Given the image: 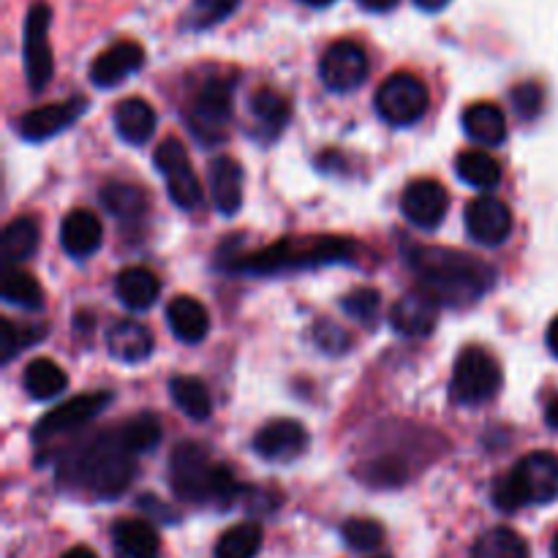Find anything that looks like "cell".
Segmentation results:
<instances>
[{"instance_id":"38","label":"cell","mask_w":558,"mask_h":558,"mask_svg":"<svg viewBox=\"0 0 558 558\" xmlns=\"http://www.w3.org/2000/svg\"><path fill=\"white\" fill-rule=\"evenodd\" d=\"M343 311H347L352 319H357L360 325L374 327L381 311V294L371 287L354 289V292H349L347 298H343Z\"/></svg>"},{"instance_id":"25","label":"cell","mask_w":558,"mask_h":558,"mask_svg":"<svg viewBox=\"0 0 558 558\" xmlns=\"http://www.w3.org/2000/svg\"><path fill=\"white\" fill-rule=\"evenodd\" d=\"M463 131L472 142L485 147H499L507 142V120L496 104H472V107L463 112Z\"/></svg>"},{"instance_id":"43","label":"cell","mask_w":558,"mask_h":558,"mask_svg":"<svg viewBox=\"0 0 558 558\" xmlns=\"http://www.w3.org/2000/svg\"><path fill=\"white\" fill-rule=\"evenodd\" d=\"M360 5H363L365 11H390V9H396L398 5V0H357Z\"/></svg>"},{"instance_id":"17","label":"cell","mask_w":558,"mask_h":558,"mask_svg":"<svg viewBox=\"0 0 558 558\" xmlns=\"http://www.w3.org/2000/svg\"><path fill=\"white\" fill-rule=\"evenodd\" d=\"M308 445V434L298 420H272L265 428H259L254 439L256 456L265 461H294Z\"/></svg>"},{"instance_id":"35","label":"cell","mask_w":558,"mask_h":558,"mask_svg":"<svg viewBox=\"0 0 558 558\" xmlns=\"http://www.w3.org/2000/svg\"><path fill=\"white\" fill-rule=\"evenodd\" d=\"M3 300L11 305H20V308L36 311V308H41L44 292L31 272L11 270L9 267V270H5V278H3Z\"/></svg>"},{"instance_id":"18","label":"cell","mask_w":558,"mask_h":558,"mask_svg":"<svg viewBox=\"0 0 558 558\" xmlns=\"http://www.w3.org/2000/svg\"><path fill=\"white\" fill-rule=\"evenodd\" d=\"M145 63V49L136 41H118L104 49L90 65V82L96 87H118L125 76L136 74Z\"/></svg>"},{"instance_id":"11","label":"cell","mask_w":558,"mask_h":558,"mask_svg":"<svg viewBox=\"0 0 558 558\" xmlns=\"http://www.w3.org/2000/svg\"><path fill=\"white\" fill-rule=\"evenodd\" d=\"M319 76L332 93L357 90L368 76V54L357 41H349V38L330 44L322 54Z\"/></svg>"},{"instance_id":"10","label":"cell","mask_w":558,"mask_h":558,"mask_svg":"<svg viewBox=\"0 0 558 558\" xmlns=\"http://www.w3.org/2000/svg\"><path fill=\"white\" fill-rule=\"evenodd\" d=\"M49 22L52 9L47 3H33L25 20V74L31 90H44L52 82V47H49Z\"/></svg>"},{"instance_id":"21","label":"cell","mask_w":558,"mask_h":558,"mask_svg":"<svg viewBox=\"0 0 558 558\" xmlns=\"http://www.w3.org/2000/svg\"><path fill=\"white\" fill-rule=\"evenodd\" d=\"M107 349L114 360H120V363H145L153 354V336L145 325H140V322L120 319L109 327Z\"/></svg>"},{"instance_id":"32","label":"cell","mask_w":558,"mask_h":558,"mask_svg":"<svg viewBox=\"0 0 558 558\" xmlns=\"http://www.w3.org/2000/svg\"><path fill=\"white\" fill-rule=\"evenodd\" d=\"M469 558H529V543L512 529L496 526L490 532L480 534Z\"/></svg>"},{"instance_id":"39","label":"cell","mask_w":558,"mask_h":558,"mask_svg":"<svg viewBox=\"0 0 558 558\" xmlns=\"http://www.w3.org/2000/svg\"><path fill=\"white\" fill-rule=\"evenodd\" d=\"M240 5V0H194V9H191V25L196 31H205V27L218 25L227 16L234 14V9Z\"/></svg>"},{"instance_id":"16","label":"cell","mask_w":558,"mask_h":558,"mask_svg":"<svg viewBox=\"0 0 558 558\" xmlns=\"http://www.w3.org/2000/svg\"><path fill=\"white\" fill-rule=\"evenodd\" d=\"M107 403H109V392H87V396L71 398V401H65L63 407L52 409L47 417L38 420L36 439H49V436H58V434H65V430L80 428V425H85L87 420L96 417Z\"/></svg>"},{"instance_id":"46","label":"cell","mask_w":558,"mask_h":558,"mask_svg":"<svg viewBox=\"0 0 558 558\" xmlns=\"http://www.w3.org/2000/svg\"><path fill=\"white\" fill-rule=\"evenodd\" d=\"M60 558H98L96 554H93L90 548H85V545H76V548H71V550H65L63 556Z\"/></svg>"},{"instance_id":"42","label":"cell","mask_w":558,"mask_h":558,"mask_svg":"<svg viewBox=\"0 0 558 558\" xmlns=\"http://www.w3.org/2000/svg\"><path fill=\"white\" fill-rule=\"evenodd\" d=\"M22 347H27L25 336L11 325L9 319H0V363H9L14 360V354L20 352Z\"/></svg>"},{"instance_id":"14","label":"cell","mask_w":558,"mask_h":558,"mask_svg":"<svg viewBox=\"0 0 558 558\" xmlns=\"http://www.w3.org/2000/svg\"><path fill=\"white\" fill-rule=\"evenodd\" d=\"M85 112V98H71V101L63 104H49V107L31 109L27 114H22L16 129H20V136H25L27 142H44L52 140L54 134L65 131L69 125H74L76 120Z\"/></svg>"},{"instance_id":"31","label":"cell","mask_w":558,"mask_h":558,"mask_svg":"<svg viewBox=\"0 0 558 558\" xmlns=\"http://www.w3.org/2000/svg\"><path fill=\"white\" fill-rule=\"evenodd\" d=\"M65 385H69V376L63 374V368L54 360L38 357L25 368V390L36 401H49V398L60 396Z\"/></svg>"},{"instance_id":"9","label":"cell","mask_w":558,"mask_h":558,"mask_svg":"<svg viewBox=\"0 0 558 558\" xmlns=\"http://www.w3.org/2000/svg\"><path fill=\"white\" fill-rule=\"evenodd\" d=\"M153 161H156L158 172L167 180L169 199L183 207V210H196L202 205V185L194 167H191L189 150L178 140H163L156 147Z\"/></svg>"},{"instance_id":"28","label":"cell","mask_w":558,"mask_h":558,"mask_svg":"<svg viewBox=\"0 0 558 558\" xmlns=\"http://www.w3.org/2000/svg\"><path fill=\"white\" fill-rule=\"evenodd\" d=\"M456 172L472 189L490 191L501 183V163L485 150H463L456 158Z\"/></svg>"},{"instance_id":"41","label":"cell","mask_w":558,"mask_h":558,"mask_svg":"<svg viewBox=\"0 0 558 558\" xmlns=\"http://www.w3.org/2000/svg\"><path fill=\"white\" fill-rule=\"evenodd\" d=\"M314 336H316V343H319V349H325V352L330 354H341L349 349V336L341 330V327L332 325V322H319Z\"/></svg>"},{"instance_id":"2","label":"cell","mask_w":558,"mask_h":558,"mask_svg":"<svg viewBox=\"0 0 558 558\" xmlns=\"http://www.w3.org/2000/svg\"><path fill=\"white\" fill-rule=\"evenodd\" d=\"M134 456L136 452L125 445L123 430L101 434L82 445L71 461L69 477L98 499H118L134 480Z\"/></svg>"},{"instance_id":"37","label":"cell","mask_w":558,"mask_h":558,"mask_svg":"<svg viewBox=\"0 0 558 558\" xmlns=\"http://www.w3.org/2000/svg\"><path fill=\"white\" fill-rule=\"evenodd\" d=\"M341 534H343V543H347L349 548L360 550V554H365V550H376L381 543H385V529H381V523L368 521V518H352V521L343 523Z\"/></svg>"},{"instance_id":"33","label":"cell","mask_w":558,"mask_h":558,"mask_svg":"<svg viewBox=\"0 0 558 558\" xmlns=\"http://www.w3.org/2000/svg\"><path fill=\"white\" fill-rule=\"evenodd\" d=\"M259 523H238L221 534L216 545V558H256L262 550Z\"/></svg>"},{"instance_id":"13","label":"cell","mask_w":558,"mask_h":558,"mask_svg":"<svg viewBox=\"0 0 558 558\" xmlns=\"http://www.w3.org/2000/svg\"><path fill=\"white\" fill-rule=\"evenodd\" d=\"M466 229L480 245H501L512 232V213L496 196H477L466 205Z\"/></svg>"},{"instance_id":"27","label":"cell","mask_w":558,"mask_h":558,"mask_svg":"<svg viewBox=\"0 0 558 558\" xmlns=\"http://www.w3.org/2000/svg\"><path fill=\"white\" fill-rule=\"evenodd\" d=\"M112 539L118 558H158V550H161L156 529L147 521H134V518L114 523Z\"/></svg>"},{"instance_id":"4","label":"cell","mask_w":558,"mask_h":558,"mask_svg":"<svg viewBox=\"0 0 558 558\" xmlns=\"http://www.w3.org/2000/svg\"><path fill=\"white\" fill-rule=\"evenodd\" d=\"M558 496V458L554 452H532L515 463L494 488V505L515 512L526 505H550Z\"/></svg>"},{"instance_id":"48","label":"cell","mask_w":558,"mask_h":558,"mask_svg":"<svg viewBox=\"0 0 558 558\" xmlns=\"http://www.w3.org/2000/svg\"><path fill=\"white\" fill-rule=\"evenodd\" d=\"M305 5H314V9H325V5L336 3V0H303Z\"/></svg>"},{"instance_id":"12","label":"cell","mask_w":558,"mask_h":558,"mask_svg":"<svg viewBox=\"0 0 558 558\" xmlns=\"http://www.w3.org/2000/svg\"><path fill=\"white\" fill-rule=\"evenodd\" d=\"M450 210V194L436 180H414L401 196V213L420 229H436Z\"/></svg>"},{"instance_id":"7","label":"cell","mask_w":558,"mask_h":558,"mask_svg":"<svg viewBox=\"0 0 558 558\" xmlns=\"http://www.w3.org/2000/svg\"><path fill=\"white\" fill-rule=\"evenodd\" d=\"M232 120V82L207 80L189 104V129L202 145H218L227 140Z\"/></svg>"},{"instance_id":"49","label":"cell","mask_w":558,"mask_h":558,"mask_svg":"<svg viewBox=\"0 0 558 558\" xmlns=\"http://www.w3.org/2000/svg\"><path fill=\"white\" fill-rule=\"evenodd\" d=\"M550 554H554V558H558V534H556L554 545H550Z\"/></svg>"},{"instance_id":"44","label":"cell","mask_w":558,"mask_h":558,"mask_svg":"<svg viewBox=\"0 0 558 558\" xmlns=\"http://www.w3.org/2000/svg\"><path fill=\"white\" fill-rule=\"evenodd\" d=\"M548 349L554 352V357H558V316L548 327Z\"/></svg>"},{"instance_id":"45","label":"cell","mask_w":558,"mask_h":558,"mask_svg":"<svg viewBox=\"0 0 558 558\" xmlns=\"http://www.w3.org/2000/svg\"><path fill=\"white\" fill-rule=\"evenodd\" d=\"M447 3H450V0H414V5L423 11H441Z\"/></svg>"},{"instance_id":"5","label":"cell","mask_w":558,"mask_h":558,"mask_svg":"<svg viewBox=\"0 0 558 558\" xmlns=\"http://www.w3.org/2000/svg\"><path fill=\"white\" fill-rule=\"evenodd\" d=\"M352 254V243L338 238L316 240H281L270 248L251 254L248 259L238 262V270L254 272V276H272L283 270H300V267L330 265V262H347Z\"/></svg>"},{"instance_id":"50","label":"cell","mask_w":558,"mask_h":558,"mask_svg":"<svg viewBox=\"0 0 558 558\" xmlns=\"http://www.w3.org/2000/svg\"><path fill=\"white\" fill-rule=\"evenodd\" d=\"M379 558H387V556H379Z\"/></svg>"},{"instance_id":"20","label":"cell","mask_w":558,"mask_h":558,"mask_svg":"<svg viewBox=\"0 0 558 558\" xmlns=\"http://www.w3.org/2000/svg\"><path fill=\"white\" fill-rule=\"evenodd\" d=\"M210 194L221 216H234L243 205V167L232 156H218L210 163Z\"/></svg>"},{"instance_id":"15","label":"cell","mask_w":558,"mask_h":558,"mask_svg":"<svg viewBox=\"0 0 558 558\" xmlns=\"http://www.w3.org/2000/svg\"><path fill=\"white\" fill-rule=\"evenodd\" d=\"M439 300L428 292L403 294L390 311V325L403 338H425L436 330L439 322Z\"/></svg>"},{"instance_id":"40","label":"cell","mask_w":558,"mask_h":558,"mask_svg":"<svg viewBox=\"0 0 558 558\" xmlns=\"http://www.w3.org/2000/svg\"><path fill=\"white\" fill-rule=\"evenodd\" d=\"M510 101L523 120L537 118L539 109H543V87L534 85V82H521L518 87H512Z\"/></svg>"},{"instance_id":"6","label":"cell","mask_w":558,"mask_h":558,"mask_svg":"<svg viewBox=\"0 0 558 558\" xmlns=\"http://www.w3.org/2000/svg\"><path fill=\"white\" fill-rule=\"evenodd\" d=\"M501 387V368L485 349L466 347L456 360L450 381L452 401L461 407H480Z\"/></svg>"},{"instance_id":"30","label":"cell","mask_w":558,"mask_h":558,"mask_svg":"<svg viewBox=\"0 0 558 558\" xmlns=\"http://www.w3.org/2000/svg\"><path fill=\"white\" fill-rule=\"evenodd\" d=\"M38 248V223L33 218H14L9 227L3 229V251L5 265H20L27 262Z\"/></svg>"},{"instance_id":"24","label":"cell","mask_w":558,"mask_h":558,"mask_svg":"<svg viewBox=\"0 0 558 558\" xmlns=\"http://www.w3.org/2000/svg\"><path fill=\"white\" fill-rule=\"evenodd\" d=\"M251 118H254L256 131L265 142H272L281 136V131L287 129L289 114H292V107H289L287 98L281 93L270 90V87H262L251 96Z\"/></svg>"},{"instance_id":"19","label":"cell","mask_w":558,"mask_h":558,"mask_svg":"<svg viewBox=\"0 0 558 558\" xmlns=\"http://www.w3.org/2000/svg\"><path fill=\"white\" fill-rule=\"evenodd\" d=\"M104 243L101 218L90 210H71L60 223V245L74 259H87Z\"/></svg>"},{"instance_id":"3","label":"cell","mask_w":558,"mask_h":558,"mask_svg":"<svg viewBox=\"0 0 558 558\" xmlns=\"http://www.w3.org/2000/svg\"><path fill=\"white\" fill-rule=\"evenodd\" d=\"M169 483H172L174 496H180L183 501H218V505H227L238 494V483H234L229 466L213 463L205 447L194 445V441H183L172 452Z\"/></svg>"},{"instance_id":"36","label":"cell","mask_w":558,"mask_h":558,"mask_svg":"<svg viewBox=\"0 0 558 558\" xmlns=\"http://www.w3.org/2000/svg\"><path fill=\"white\" fill-rule=\"evenodd\" d=\"M123 439L136 456L156 450L158 441H161V423L153 414H140V417L123 425Z\"/></svg>"},{"instance_id":"22","label":"cell","mask_w":558,"mask_h":558,"mask_svg":"<svg viewBox=\"0 0 558 558\" xmlns=\"http://www.w3.org/2000/svg\"><path fill=\"white\" fill-rule=\"evenodd\" d=\"M114 131L129 145H145L150 142L153 131H156V109L145 101V98H123L114 107Z\"/></svg>"},{"instance_id":"26","label":"cell","mask_w":558,"mask_h":558,"mask_svg":"<svg viewBox=\"0 0 558 558\" xmlns=\"http://www.w3.org/2000/svg\"><path fill=\"white\" fill-rule=\"evenodd\" d=\"M114 294L131 311H147L161 294V281L147 267H129L114 278Z\"/></svg>"},{"instance_id":"29","label":"cell","mask_w":558,"mask_h":558,"mask_svg":"<svg viewBox=\"0 0 558 558\" xmlns=\"http://www.w3.org/2000/svg\"><path fill=\"white\" fill-rule=\"evenodd\" d=\"M169 396L180 412L191 420H207L213 414V398L196 376H174L169 381Z\"/></svg>"},{"instance_id":"47","label":"cell","mask_w":558,"mask_h":558,"mask_svg":"<svg viewBox=\"0 0 558 558\" xmlns=\"http://www.w3.org/2000/svg\"><path fill=\"white\" fill-rule=\"evenodd\" d=\"M548 425L550 428H558V398L548 407Z\"/></svg>"},{"instance_id":"8","label":"cell","mask_w":558,"mask_h":558,"mask_svg":"<svg viewBox=\"0 0 558 558\" xmlns=\"http://www.w3.org/2000/svg\"><path fill=\"white\" fill-rule=\"evenodd\" d=\"M428 104L430 93L425 82L407 71L387 76L376 90V112L390 125H414L428 112Z\"/></svg>"},{"instance_id":"34","label":"cell","mask_w":558,"mask_h":558,"mask_svg":"<svg viewBox=\"0 0 558 558\" xmlns=\"http://www.w3.org/2000/svg\"><path fill=\"white\" fill-rule=\"evenodd\" d=\"M101 202L112 216L118 218H140L145 213L147 202L136 185L129 183H109L101 189Z\"/></svg>"},{"instance_id":"23","label":"cell","mask_w":558,"mask_h":558,"mask_svg":"<svg viewBox=\"0 0 558 558\" xmlns=\"http://www.w3.org/2000/svg\"><path fill=\"white\" fill-rule=\"evenodd\" d=\"M167 322L174 338H180L183 343H202L210 332V314L199 300L189 298V294H180L169 303Z\"/></svg>"},{"instance_id":"1","label":"cell","mask_w":558,"mask_h":558,"mask_svg":"<svg viewBox=\"0 0 558 558\" xmlns=\"http://www.w3.org/2000/svg\"><path fill=\"white\" fill-rule=\"evenodd\" d=\"M407 259L417 272L423 292L441 305H472L494 289V267L463 251L412 245L407 248Z\"/></svg>"}]
</instances>
